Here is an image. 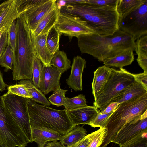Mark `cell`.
<instances>
[{
  "instance_id": "cell-43",
  "label": "cell",
  "mask_w": 147,
  "mask_h": 147,
  "mask_svg": "<svg viewBox=\"0 0 147 147\" xmlns=\"http://www.w3.org/2000/svg\"><path fill=\"white\" fill-rule=\"evenodd\" d=\"M43 147H67L57 141H50L47 142Z\"/></svg>"
},
{
  "instance_id": "cell-19",
  "label": "cell",
  "mask_w": 147,
  "mask_h": 147,
  "mask_svg": "<svg viewBox=\"0 0 147 147\" xmlns=\"http://www.w3.org/2000/svg\"><path fill=\"white\" fill-rule=\"evenodd\" d=\"M47 34L39 35L34 39L36 57L41 61L44 65L49 66L53 56L47 47L46 40Z\"/></svg>"
},
{
  "instance_id": "cell-31",
  "label": "cell",
  "mask_w": 147,
  "mask_h": 147,
  "mask_svg": "<svg viewBox=\"0 0 147 147\" xmlns=\"http://www.w3.org/2000/svg\"><path fill=\"white\" fill-rule=\"evenodd\" d=\"M13 60V51L11 47L7 45L0 57V66L5 68V71L9 70H12Z\"/></svg>"
},
{
  "instance_id": "cell-40",
  "label": "cell",
  "mask_w": 147,
  "mask_h": 147,
  "mask_svg": "<svg viewBox=\"0 0 147 147\" xmlns=\"http://www.w3.org/2000/svg\"><path fill=\"white\" fill-rule=\"evenodd\" d=\"M135 80L140 83L147 90V72L138 74H133Z\"/></svg>"
},
{
  "instance_id": "cell-3",
  "label": "cell",
  "mask_w": 147,
  "mask_h": 147,
  "mask_svg": "<svg viewBox=\"0 0 147 147\" xmlns=\"http://www.w3.org/2000/svg\"><path fill=\"white\" fill-rule=\"evenodd\" d=\"M17 38L13 55V79L32 80L34 59L36 57L33 34L24 15L16 20Z\"/></svg>"
},
{
  "instance_id": "cell-1",
  "label": "cell",
  "mask_w": 147,
  "mask_h": 147,
  "mask_svg": "<svg viewBox=\"0 0 147 147\" xmlns=\"http://www.w3.org/2000/svg\"><path fill=\"white\" fill-rule=\"evenodd\" d=\"M77 38L82 53L89 54L103 62L126 50L134 51L135 48L132 36L119 29L111 35L102 36L93 33Z\"/></svg>"
},
{
  "instance_id": "cell-14",
  "label": "cell",
  "mask_w": 147,
  "mask_h": 147,
  "mask_svg": "<svg viewBox=\"0 0 147 147\" xmlns=\"http://www.w3.org/2000/svg\"><path fill=\"white\" fill-rule=\"evenodd\" d=\"M100 112L94 106L87 105L75 109L67 111V114L74 125L88 124Z\"/></svg>"
},
{
  "instance_id": "cell-8",
  "label": "cell",
  "mask_w": 147,
  "mask_h": 147,
  "mask_svg": "<svg viewBox=\"0 0 147 147\" xmlns=\"http://www.w3.org/2000/svg\"><path fill=\"white\" fill-rule=\"evenodd\" d=\"M29 143L21 129L7 114L0 95V145L26 147Z\"/></svg>"
},
{
  "instance_id": "cell-28",
  "label": "cell",
  "mask_w": 147,
  "mask_h": 147,
  "mask_svg": "<svg viewBox=\"0 0 147 147\" xmlns=\"http://www.w3.org/2000/svg\"><path fill=\"white\" fill-rule=\"evenodd\" d=\"M61 34L54 26L48 33L46 45L49 51L53 55L59 50L60 38Z\"/></svg>"
},
{
  "instance_id": "cell-25",
  "label": "cell",
  "mask_w": 147,
  "mask_h": 147,
  "mask_svg": "<svg viewBox=\"0 0 147 147\" xmlns=\"http://www.w3.org/2000/svg\"><path fill=\"white\" fill-rule=\"evenodd\" d=\"M87 131L82 126H76L65 134L60 140L62 144L69 147L83 139L86 135Z\"/></svg>"
},
{
  "instance_id": "cell-27",
  "label": "cell",
  "mask_w": 147,
  "mask_h": 147,
  "mask_svg": "<svg viewBox=\"0 0 147 147\" xmlns=\"http://www.w3.org/2000/svg\"><path fill=\"white\" fill-rule=\"evenodd\" d=\"M71 61L64 51L58 50L53 55L50 65L57 69L62 74L71 67Z\"/></svg>"
},
{
  "instance_id": "cell-12",
  "label": "cell",
  "mask_w": 147,
  "mask_h": 147,
  "mask_svg": "<svg viewBox=\"0 0 147 147\" xmlns=\"http://www.w3.org/2000/svg\"><path fill=\"white\" fill-rule=\"evenodd\" d=\"M147 111L140 118L127 123L117 133L112 142L122 146L138 135L147 134Z\"/></svg>"
},
{
  "instance_id": "cell-26",
  "label": "cell",
  "mask_w": 147,
  "mask_h": 147,
  "mask_svg": "<svg viewBox=\"0 0 147 147\" xmlns=\"http://www.w3.org/2000/svg\"><path fill=\"white\" fill-rule=\"evenodd\" d=\"M147 0H119L117 10L119 18L125 17L137 9Z\"/></svg>"
},
{
  "instance_id": "cell-41",
  "label": "cell",
  "mask_w": 147,
  "mask_h": 147,
  "mask_svg": "<svg viewBox=\"0 0 147 147\" xmlns=\"http://www.w3.org/2000/svg\"><path fill=\"white\" fill-rule=\"evenodd\" d=\"M8 32L5 31L1 36L0 40V57L8 45Z\"/></svg>"
},
{
  "instance_id": "cell-7",
  "label": "cell",
  "mask_w": 147,
  "mask_h": 147,
  "mask_svg": "<svg viewBox=\"0 0 147 147\" xmlns=\"http://www.w3.org/2000/svg\"><path fill=\"white\" fill-rule=\"evenodd\" d=\"M6 113L21 129L30 142H33L28 104L29 98L7 92L1 96Z\"/></svg>"
},
{
  "instance_id": "cell-47",
  "label": "cell",
  "mask_w": 147,
  "mask_h": 147,
  "mask_svg": "<svg viewBox=\"0 0 147 147\" xmlns=\"http://www.w3.org/2000/svg\"><path fill=\"white\" fill-rule=\"evenodd\" d=\"M0 147H7L4 145L1 144V145H0Z\"/></svg>"
},
{
  "instance_id": "cell-11",
  "label": "cell",
  "mask_w": 147,
  "mask_h": 147,
  "mask_svg": "<svg viewBox=\"0 0 147 147\" xmlns=\"http://www.w3.org/2000/svg\"><path fill=\"white\" fill-rule=\"evenodd\" d=\"M54 26L61 34L67 36L70 40L81 35L94 33L86 22L79 17L60 12Z\"/></svg>"
},
{
  "instance_id": "cell-5",
  "label": "cell",
  "mask_w": 147,
  "mask_h": 147,
  "mask_svg": "<svg viewBox=\"0 0 147 147\" xmlns=\"http://www.w3.org/2000/svg\"><path fill=\"white\" fill-rule=\"evenodd\" d=\"M146 111L147 93L139 98L119 104L107 121V135L99 147H106L127 123L140 118Z\"/></svg>"
},
{
  "instance_id": "cell-9",
  "label": "cell",
  "mask_w": 147,
  "mask_h": 147,
  "mask_svg": "<svg viewBox=\"0 0 147 147\" xmlns=\"http://www.w3.org/2000/svg\"><path fill=\"white\" fill-rule=\"evenodd\" d=\"M56 0H22L21 11L33 32L48 13L57 6Z\"/></svg>"
},
{
  "instance_id": "cell-38",
  "label": "cell",
  "mask_w": 147,
  "mask_h": 147,
  "mask_svg": "<svg viewBox=\"0 0 147 147\" xmlns=\"http://www.w3.org/2000/svg\"><path fill=\"white\" fill-rule=\"evenodd\" d=\"M8 33V45L11 48L14 55L15 50L17 38L16 20L11 24Z\"/></svg>"
},
{
  "instance_id": "cell-29",
  "label": "cell",
  "mask_w": 147,
  "mask_h": 147,
  "mask_svg": "<svg viewBox=\"0 0 147 147\" xmlns=\"http://www.w3.org/2000/svg\"><path fill=\"white\" fill-rule=\"evenodd\" d=\"M67 90L61 88L60 85H59L53 91L51 95L48 98L50 104L58 107L64 106L66 98L65 94Z\"/></svg>"
},
{
  "instance_id": "cell-2",
  "label": "cell",
  "mask_w": 147,
  "mask_h": 147,
  "mask_svg": "<svg viewBox=\"0 0 147 147\" xmlns=\"http://www.w3.org/2000/svg\"><path fill=\"white\" fill-rule=\"evenodd\" d=\"M59 9L61 12L79 17L100 36L112 35L119 29V16L117 9L77 3L62 6Z\"/></svg>"
},
{
  "instance_id": "cell-23",
  "label": "cell",
  "mask_w": 147,
  "mask_h": 147,
  "mask_svg": "<svg viewBox=\"0 0 147 147\" xmlns=\"http://www.w3.org/2000/svg\"><path fill=\"white\" fill-rule=\"evenodd\" d=\"M136 40L134 51L138 55L137 61L144 71L147 72V34Z\"/></svg>"
},
{
  "instance_id": "cell-36",
  "label": "cell",
  "mask_w": 147,
  "mask_h": 147,
  "mask_svg": "<svg viewBox=\"0 0 147 147\" xmlns=\"http://www.w3.org/2000/svg\"><path fill=\"white\" fill-rule=\"evenodd\" d=\"M113 111L107 114H102L100 113L88 124L92 127L106 128L107 121Z\"/></svg>"
},
{
  "instance_id": "cell-6",
  "label": "cell",
  "mask_w": 147,
  "mask_h": 147,
  "mask_svg": "<svg viewBox=\"0 0 147 147\" xmlns=\"http://www.w3.org/2000/svg\"><path fill=\"white\" fill-rule=\"evenodd\" d=\"M110 76L102 90L93 102L98 111L104 110L123 90L135 81L133 74L123 68L117 70L111 68Z\"/></svg>"
},
{
  "instance_id": "cell-44",
  "label": "cell",
  "mask_w": 147,
  "mask_h": 147,
  "mask_svg": "<svg viewBox=\"0 0 147 147\" xmlns=\"http://www.w3.org/2000/svg\"><path fill=\"white\" fill-rule=\"evenodd\" d=\"M8 85L4 82L1 72L0 71V91H3L6 89Z\"/></svg>"
},
{
  "instance_id": "cell-22",
  "label": "cell",
  "mask_w": 147,
  "mask_h": 147,
  "mask_svg": "<svg viewBox=\"0 0 147 147\" xmlns=\"http://www.w3.org/2000/svg\"><path fill=\"white\" fill-rule=\"evenodd\" d=\"M133 51L129 49L115 56L105 59L103 61L105 65L110 67L120 68L131 65L134 60Z\"/></svg>"
},
{
  "instance_id": "cell-37",
  "label": "cell",
  "mask_w": 147,
  "mask_h": 147,
  "mask_svg": "<svg viewBox=\"0 0 147 147\" xmlns=\"http://www.w3.org/2000/svg\"><path fill=\"white\" fill-rule=\"evenodd\" d=\"M146 134L138 135L119 147H147Z\"/></svg>"
},
{
  "instance_id": "cell-30",
  "label": "cell",
  "mask_w": 147,
  "mask_h": 147,
  "mask_svg": "<svg viewBox=\"0 0 147 147\" xmlns=\"http://www.w3.org/2000/svg\"><path fill=\"white\" fill-rule=\"evenodd\" d=\"M87 105L84 95L80 94L72 98L66 97L64 106L66 111L78 109Z\"/></svg>"
},
{
  "instance_id": "cell-13",
  "label": "cell",
  "mask_w": 147,
  "mask_h": 147,
  "mask_svg": "<svg viewBox=\"0 0 147 147\" xmlns=\"http://www.w3.org/2000/svg\"><path fill=\"white\" fill-rule=\"evenodd\" d=\"M62 73L55 67L43 65L38 89L45 95L53 91L60 84Z\"/></svg>"
},
{
  "instance_id": "cell-39",
  "label": "cell",
  "mask_w": 147,
  "mask_h": 147,
  "mask_svg": "<svg viewBox=\"0 0 147 147\" xmlns=\"http://www.w3.org/2000/svg\"><path fill=\"white\" fill-rule=\"evenodd\" d=\"M94 134V132L86 135L83 139L74 144L67 147H87L90 141Z\"/></svg>"
},
{
  "instance_id": "cell-42",
  "label": "cell",
  "mask_w": 147,
  "mask_h": 147,
  "mask_svg": "<svg viewBox=\"0 0 147 147\" xmlns=\"http://www.w3.org/2000/svg\"><path fill=\"white\" fill-rule=\"evenodd\" d=\"M119 104L117 102H111L104 110L100 111V113L102 114H107L113 111Z\"/></svg>"
},
{
  "instance_id": "cell-15",
  "label": "cell",
  "mask_w": 147,
  "mask_h": 147,
  "mask_svg": "<svg viewBox=\"0 0 147 147\" xmlns=\"http://www.w3.org/2000/svg\"><path fill=\"white\" fill-rule=\"evenodd\" d=\"M86 64L85 59L80 56L75 57L73 59L71 74L66 82L69 87L75 91L82 90V75Z\"/></svg>"
},
{
  "instance_id": "cell-17",
  "label": "cell",
  "mask_w": 147,
  "mask_h": 147,
  "mask_svg": "<svg viewBox=\"0 0 147 147\" xmlns=\"http://www.w3.org/2000/svg\"><path fill=\"white\" fill-rule=\"evenodd\" d=\"M147 93V90L140 83L135 80L132 85L120 92L110 103L115 102L120 104L139 98Z\"/></svg>"
},
{
  "instance_id": "cell-4",
  "label": "cell",
  "mask_w": 147,
  "mask_h": 147,
  "mask_svg": "<svg viewBox=\"0 0 147 147\" xmlns=\"http://www.w3.org/2000/svg\"><path fill=\"white\" fill-rule=\"evenodd\" d=\"M28 107L31 128L66 134L75 127L65 109L59 110L39 105L30 99Z\"/></svg>"
},
{
  "instance_id": "cell-10",
  "label": "cell",
  "mask_w": 147,
  "mask_h": 147,
  "mask_svg": "<svg viewBox=\"0 0 147 147\" xmlns=\"http://www.w3.org/2000/svg\"><path fill=\"white\" fill-rule=\"evenodd\" d=\"M119 29L132 36L136 40L147 34V1L135 11L119 18Z\"/></svg>"
},
{
  "instance_id": "cell-16",
  "label": "cell",
  "mask_w": 147,
  "mask_h": 147,
  "mask_svg": "<svg viewBox=\"0 0 147 147\" xmlns=\"http://www.w3.org/2000/svg\"><path fill=\"white\" fill-rule=\"evenodd\" d=\"M22 0H12L0 15V31H8L14 21L22 13Z\"/></svg>"
},
{
  "instance_id": "cell-18",
  "label": "cell",
  "mask_w": 147,
  "mask_h": 147,
  "mask_svg": "<svg viewBox=\"0 0 147 147\" xmlns=\"http://www.w3.org/2000/svg\"><path fill=\"white\" fill-rule=\"evenodd\" d=\"M111 68L105 65L98 67L94 72L92 83V94L94 100L102 90L111 73Z\"/></svg>"
},
{
  "instance_id": "cell-20",
  "label": "cell",
  "mask_w": 147,
  "mask_h": 147,
  "mask_svg": "<svg viewBox=\"0 0 147 147\" xmlns=\"http://www.w3.org/2000/svg\"><path fill=\"white\" fill-rule=\"evenodd\" d=\"M60 12L57 6L47 14L39 23L35 29L32 32L34 38L47 34L56 23Z\"/></svg>"
},
{
  "instance_id": "cell-46",
  "label": "cell",
  "mask_w": 147,
  "mask_h": 147,
  "mask_svg": "<svg viewBox=\"0 0 147 147\" xmlns=\"http://www.w3.org/2000/svg\"><path fill=\"white\" fill-rule=\"evenodd\" d=\"M5 32V31L4 30H2L0 31V40L1 38V36H2V34H3V33Z\"/></svg>"
},
{
  "instance_id": "cell-24",
  "label": "cell",
  "mask_w": 147,
  "mask_h": 147,
  "mask_svg": "<svg viewBox=\"0 0 147 147\" xmlns=\"http://www.w3.org/2000/svg\"><path fill=\"white\" fill-rule=\"evenodd\" d=\"M18 83L23 85L26 88L31 98L30 99L43 105L49 106L51 104L45 95L34 85L32 80H23Z\"/></svg>"
},
{
  "instance_id": "cell-34",
  "label": "cell",
  "mask_w": 147,
  "mask_h": 147,
  "mask_svg": "<svg viewBox=\"0 0 147 147\" xmlns=\"http://www.w3.org/2000/svg\"><path fill=\"white\" fill-rule=\"evenodd\" d=\"M7 93L18 96L30 99L31 96L26 87L22 84L18 83L7 87Z\"/></svg>"
},
{
  "instance_id": "cell-35",
  "label": "cell",
  "mask_w": 147,
  "mask_h": 147,
  "mask_svg": "<svg viewBox=\"0 0 147 147\" xmlns=\"http://www.w3.org/2000/svg\"><path fill=\"white\" fill-rule=\"evenodd\" d=\"M119 0H83L80 3L94 6L111 8L117 9Z\"/></svg>"
},
{
  "instance_id": "cell-32",
  "label": "cell",
  "mask_w": 147,
  "mask_h": 147,
  "mask_svg": "<svg viewBox=\"0 0 147 147\" xmlns=\"http://www.w3.org/2000/svg\"><path fill=\"white\" fill-rule=\"evenodd\" d=\"M43 64L38 58H34L32 68V82L36 88L38 89L40 78Z\"/></svg>"
},
{
  "instance_id": "cell-21",
  "label": "cell",
  "mask_w": 147,
  "mask_h": 147,
  "mask_svg": "<svg viewBox=\"0 0 147 147\" xmlns=\"http://www.w3.org/2000/svg\"><path fill=\"white\" fill-rule=\"evenodd\" d=\"M32 141L36 142L38 147H43L49 141L60 140L63 135L50 130L32 128Z\"/></svg>"
},
{
  "instance_id": "cell-45",
  "label": "cell",
  "mask_w": 147,
  "mask_h": 147,
  "mask_svg": "<svg viewBox=\"0 0 147 147\" xmlns=\"http://www.w3.org/2000/svg\"><path fill=\"white\" fill-rule=\"evenodd\" d=\"M12 0L6 1L0 4V15L5 7L12 2Z\"/></svg>"
},
{
  "instance_id": "cell-33",
  "label": "cell",
  "mask_w": 147,
  "mask_h": 147,
  "mask_svg": "<svg viewBox=\"0 0 147 147\" xmlns=\"http://www.w3.org/2000/svg\"><path fill=\"white\" fill-rule=\"evenodd\" d=\"M107 129L100 128L94 132V134L90 140L87 147H99L103 142L107 135Z\"/></svg>"
}]
</instances>
